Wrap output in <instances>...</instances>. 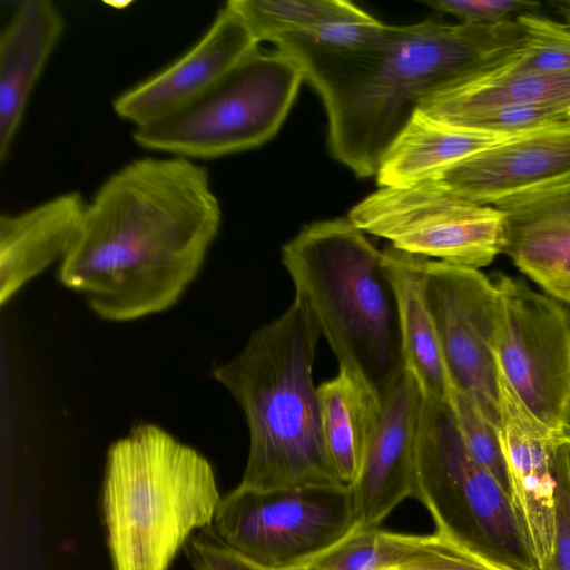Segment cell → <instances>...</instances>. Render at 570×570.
Masks as SVG:
<instances>
[{"instance_id":"cell-1","label":"cell","mask_w":570,"mask_h":570,"mask_svg":"<svg viewBox=\"0 0 570 570\" xmlns=\"http://www.w3.org/2000/svg\"><path fill=\"white\" fill-rule=\"evenodd\" d=\"M220 223L206 168L177 156L135 159L87 204L59 281L107 321L163 312L197 276Z\"/></svg>"},{"instance_id":"cell-2","label":"cell","mask_w":570,"mask_h":570,"mask_svg":"<svg viewBox=\"0 0 570 570\" xmlns=\"http://www.w3.org/2000/svg\"><path fill=\"white\" fill-rule=\"evenodd\" d=\"M522 40L514 18L490 26L385 24L376 40L358 47H325L289 35L273 42L320 94L333 156L368 177L425 96L498 68Z\"/></svg>"},{"instance_id":"cell-3","label":"cell","mask_w":570,"mask_h":570,"mask_svg":"<svg viewBox=\"0 0 570 570\" xmlns=\"http://www.w3.org/2000/svg\"><path fill=\"white\" fill-rule=\"evenodd\" d=\"M320 328L295 296L213 376L243 410L249 452L240 487L254 490L342 484L330 461L313 382ZM344 485V484H343Z\"/></svg>"},{"instance_id":"cell-4","label":"cell","mask_w":570,"mask_h":570,"mask_svg":"<svg viewBox=\"0 0 570 570\" xmlns=\"http://www.w3.org/2000/svg\"><path fill=\"white\" fill-rule=\"evenodd\" d=\"M282 263L340 366L383 397L405 370L383 250L347 217L335 218L305 225L283 245Z\"/></svg>"},{"instance_id":"cell-5","label":"cell","mask_w":570,"mask_h":570,"mask_svg":"<svg viewBox=\"0 0 570 570\" xmlns=\"http://www.w3.org/2000/svg\"><path fill=\"white\" fill-rule=\"evenodd\" d=\"M213 466L194 448L154 424L112 443L102 515L112 570H168L220 501Z\"/></svg>"},{"instance_id":"cell-6","label":"cell","mask_w":570,"mask_h":570,"mask_svg":"<svg viewBox=\"0 0 570 570\" xmlns=\"http://www.w3.org/2000/svg\"><path fill=\"white\" fill-rule=\"evenodd\" d=\"M413 497L435 532L507 569L537 570L510 494L471 456L446 403L424 399Z\"/></svg>"},{"instance_id":"cell-7","label":"cell","mask_w":570,"mask_h":570,"mask_svg":"<svg viewBox=\"0 0 570 570\" xmlns=\"http://www.w3.org/2000/svg\"><path fill=\"white\" fill-rule=\"evenodd\" d=\"M305 79L286 53L257 48L180 110L135 127V141L184 158H217L257 147L286 118Z\"/></svg>"},{"instance_id":"cell-8","label":"cell","mask_w":570,"mask_h":570,"mask_svg":"<svg viewBox=\"0 0 570 570\" xmlns=\"http://www.w3.org/2000/svg\"><path fill=\"white\" fill-rule=\"evenodd\" d=\"M208 527L265 570L305 568L358 530L351 488L343 484L276 490L238 485L220 499Z\"/></svg>"},{"instance_id":"cell-9","label":"cell","mask_w":570,"mask_h":570,"mask_svg":"<svg viewBox=\"0 0 570 570\" xmlns=\"http://www.w3.org/2000/svg\"><path fill=\"white\" fill-rule=\"evenodd\" d=\"M362 232L409 254L481 269L501 254L503 213L428 183L380 187L348 213Z\"/></svg>"},{"instance_id":"cell-10","label":"cell","mask_w":570,"mask_h":570,"mask_svg":"<svg viewBox=\"0 0 570 570\" xmlns=\"http://www.w3.org/2000/svg\"><path fill=\"white\" fill-rule=\"evenodd\" d=\"M499 368L523 405L548 428L570 425V305L524 281L495 275Z\"/></svg>"},{"instance_id":"cell-11","label":"cell","mask_w":570,"mask_h":570,"mask_svg":"<svg viewBox=\"0 0 570 570\" xmlns=\"http://www.w3.org/2000/svg\"><path fill=\"white\" fill-rule=\"evenodd\" d=\"M425 297L452 385L493 425L500 421V298L480 269L425 258Z\"/></svg>"},{"instance_id":"cell-12","label":"cell","mask_w":570,"mask_h":570,"mask_svg":"<svg viewBox=\"0 0 570 570\" xmlns=\"http://www.w3.org/2000/svg\"><path fill=\"white\" fill-rule=\"evenodd\" d=\"M499 440L510 495L535 569L549 570L554 551L557 465L567 436L531 414L499 368Z\"/></svg>"},{"instance_id":"cell-13","label":"cell","mask_w":570,"mask_h":570,"mask_svg":"<svg viewBox=\"0 0 570 570\" xmlns=\"http://www.w3.org/2000/svg\"><path fill=\"white\" fill-rule=\"evenodd\" d=\"M424 183L494 207L568 184L570 122L502 139Z\"/></svg>"},{"instance_id":"cell-14","label":"cell","mask_w":570,"mask_h":570,"mask_svg":"<svg viewBox=\"0 0 570 570\" xmlns=\"http://www.w3.org/2000/svg\"><path fill=\"white\" fill-rule=\"evenodd\" d=\"M257 45L240 16L225 4L194 47L167 68L119 95L112 108L135 127L165 118L208 91Z\"/></svg>"},{"instance_id":"cell-15","label":"cell","mask_w":570,"mask_h":570,"mask_svg":"<svg viewBox=\"0 0 570 570\" xmlns=\"http://www.w3.org/2000/svg\"><path fill=\"white\" fill-rule=\"evenodd\" d=\"M380 424L361 472L351 487L360 531L380 528L407 497H413L415 456L424 397L405 368L382 397Z\"/></svg>"},{"instance_id":"cell-16","label":"cell","mask_w":570,"mask_h":570,"mask_svg":"<svg viewBox=\"0 0 570 570\" xmlns=\"http://www.w3.org/2000/svg\"><path fill=\"white\" fill-rule=\"evenodd\" d=\"M501 254L547 295L570 305V183L495 206Z\"/></svg>"},{"instance_id":"cell-17","label":"cell","mask_w":570,"mask_h":570,"mask_svg":"<svg viewBox=\"0 0 570 570\" xmlns=\"http://www.w3.org/2000/svg\"><path fill=\"white\" fill-rule=\"evenodd\" d=\"M65 20L49 0H26L0 36V160L6 161L30 94L59 42Z\"/></svg>"},{"instance_id":"cell-18","label":"cell","mask_w":570,"mask_h":570,"mask_svg":"<svg viewBox=\"0 0 570 570\" xmlns=\"http://www.w3.org/2000/svg\"><path fill=\"white\" fill-rule=\"evenodd\" d=\"M87 204L77 191L26 212L0 217V303L8 302L51 263L63 259L77 240Z\"/></svg>"},{"instance_id":"cell-19","label":"cell","mask_w":570,"mask_h":570,"mask_svg":"<svg viewBox=\"0 0 570 570\" xmlns=\"http://www.w3.org/2000/svg\"><path fill=\"white\" fill-rule=\"evenodd\" d=\"M383 255L397 299L404 366L417 381L424 399L448 403L453 385L425 297L426 257L392 245L383 250Z\"/></svg>"},{"instance_id":"cell-20","label":"cell","mask_w":570,"mask_h":570,"mask_svg":"<svg viewBox=\"0 0 570 570\" xmlns=\"http://www.w3.org/2000/svg\"><path fill=\"white\" fill-rule=\"evenodd\" d=\"M317 393L330 461L338 481L351 488L380 424L382 397L360 373L341 366Z\"/></svg>"},{"instance_id":"cell-21","label":"cell","mask_w":570,"mask_h":570,"mask_svg":"<svg viewBox=\"0 0 570 570\" xmlns=\"http://www.w3.org/2000/svg\"><path fill=\"white\" fill-rule=\"evenodd\" d=\"M505 138L446 125L416 110L385 151L376 183L380 187L419 185Z\"/></svg>"},{"instance_id":"cell-22","label":"cell","mask_w":570,"mask_h":570,"mask_svg":"<svg viewBox=\"0 0 570 570\" xmlns=\"http://www.w3.org/2000/svg\"><path fill=\"white\" fill-rule=\"evenodd\" d=\"M502 65L429 94L417 110L441 122L507 105H543L570 110V70L551 73L510 71Z\"/></svg>"},{"instance_id":"cell-23","label":"cell","mask_w":570,"mask_h":570,"mask_svg":"<svg viewBox=\"0 0 570 570\" xmlns=\"http://www.w3.org/2000/svg\"><path fill=\"white\" fill-rule=\"evenodd\" d=\"M226 4L240 16L258 42L311 31L362 11L342 0H230Z\"/></svg>"},{"instance_id":"cell-24","label":"cell","mask_w":570,"mask_h":570,"mask_svg":"<svg viewBox=\"0 0 570 570\" xmlns=\"http://www.w3.org/2000/svg\"><path fill=\"white\" fill-rule=\"evenodd\" d=\"M423 537L380 528L357 530L299 570H385L412 553Z\"/></svg>"},{"instance_id":"cell-25","label":"cell","mask_w":570,"mask_h":570,"mask_svg":"<svg viewBox=\"0 0 570 570\" xmlns=\"http://www.w3.org/2000/svg\"><path fill=\"white\" fill-rule=\"evenodd\" d=\"M523 29L520 47L503 62L510 71L562 72L570 70V26L527 12L517 17Z\"/></svg>"},{"instance_id":"cell-26","label":"cell","mask_w":570,"mask_h":570,"mask_svg":"<svg viewBox=\"0 0 570 570\" xmlns=\"http://www.w3.org/2000/svg\"><path fill=\"white\" fill-rule=\"evenodd\" d=\"M446 404L471 456L510 494L508 471L500 445L498 426L489 422L475 404L454 386Z\"/></svg>"},{"instance_id":"cell-27","label":"cell","mask_w":570,"mask_h":570,"mask_svg":"<svg viewBox=\"0 0 570 570\" xmlns=\"http://www.w3.org/2000/svg\"><path fill=\"white\" fill-rule=\"evenodd\" d=\"M569 122L570 110L562 107L507 105L471 111L443 124L501 137H514Z\"/></svg>"},{"instance_id":"cell-28","label":"cell","mask_w":570,"mask_h":570,"mask_svg":"<svg viewBox=\"0 0 570 570\" xmlns=\"http://www.w3.org/2000/svg\"><path fill=\"white\" fill-rule=\"evenodd\" d=\"M385 570H510L499 566L446 537L434 532L423 537L419 547L399 563Z\"/></svg>"},{"instance_id":"cell-29","label":"cell","mask_w":570,"mask_h":570,"mask_svg":"<svg viewBox=\"0 0 570 570\" xmlns=\"http://www.w3.org/2000/svg\"><path fill=\"white\" fill-rule=\"evenodd\" d=\"M430 7L471 24H497L527 12H539L542 3L524 0H430Z\"/></svg>"},{"instance_id":"cell-30","label":"cell","mask_w":570,"mask_h":570,"mask_svg":"<svg viewBox=\"0 0 570 570\" xmlns=\"http://www.w3.org/2000/svg\"><path fill=\"white\" fill-rule=\"evenodd\" d=\"M568 440V439H567ZM549 570H570V442L557 465L554 551Z\"/></svg>"},{"instance_id":"cell-31","label":"cell","mask_w":570,"mask_h":570,"mask_svg":"<svg viewBox=\"0 0 570 570\" xmlns=\"http://www.w3.org/2000/svg\"><path fill=\"white\" fill-rule=\"evenodd\" d=\"M186 544L193 570H265L224 544L209 527L202 529Z\"/></svg>"},{"instance_id":"cell-32","label":"cell","mask_w":570,"mask_h":570,"mask_svg":"<svg viewBox=\"0 0 570 570\" xmlns=\"http://www.w3.org/2000/svg\"><path fill=\"white\" fill-rule=\"evenodd\" d=\"M548 4L570 26V0H550Z\"/></svg>"},{"instance_id":"cell-33","label":"cell","mask_w":570,"mask_h":570,"mask_svg":"<svg viewBox=\"0 0 570 570\" xmlns=\"http://www.w3.org/2000/svg\"><path fill=\"white\" fill-rule=\"evenodd\" d=\"M563 433L567 436L568 441L570 442V425L564 429Z\"/></svg>"}]
</instances>
